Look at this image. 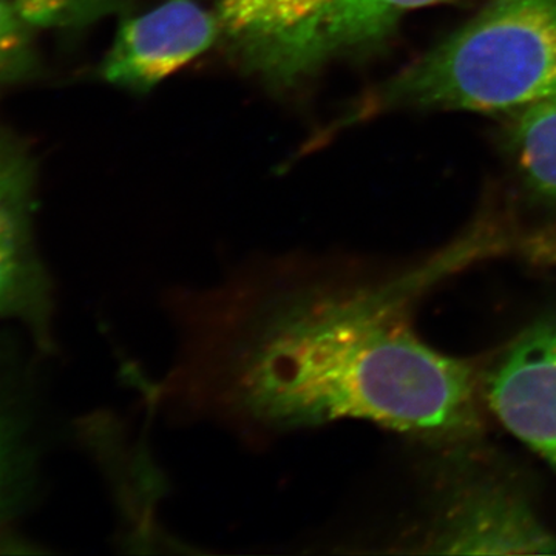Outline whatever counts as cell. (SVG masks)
Listing matches in <instances>:
<instances>
[{"label":"cell","instance_id":"6da1fadb","mask_svg":"<svg viewBox=\"0 0 556 556\" xmlns=\"http://www.w3.org/2000/svg\"><path fill=\"white\" fill-rule=\"evenodd\" d=\"M426 277L357 283L321 262H285L185 291L172 305L177 356L155 396L255 437L343 419L470 433V365L428 346L408 320Z\"/></svg>","mask_w":556,"mask_h":556},{"label":"cell","instance_id":"7a4b0ae2","mask_svg":"<svg viewBox=\"0 0 556 556\" xmlns=\"http://www.w3.org/2000/svg\"><path fill=\"white\" fill-rule=\"evenodd\" d=\"M555 94L556 0H489L350 121L397 109L519 112Z\"/></svg>","mask_w":556,"mask_h":556},{"label":"cell","instance_id":"3957f363","mask_svg":"<svg viewBox=\"0 0 556 556\" xmlns=\"http://www.w3.org/2000/svg\"><path fill=\"white\" fill-rule=\"evenodd\" d=\"M448 2L459 0H215V13L237 67L288 91L382 50L412 11Z\"/></svg>","mask_w":556,"mask_h":556},{"label":"cell","instance_id":"277c9868","mask_svg":"<svg viewBox=\"0 0 556 556\" xmlns=\"http://www.w3.org/2000/svg\"><path fill=\"white\" fill-rule=\"evenodd\" d=\"M217 13L199 0H163L121 21L101 65L102 79L121 89H155L167 76L219 42Z\"/></svg>","mask_w":556,"mask_h":556},{"label":"cell","instance_id":"5b68a950","mask_svg":"<svg viewBox=\"0 0 556 556\" xmlns=\"http://www.w3.org/2000/svg\"><path fill=\"white\" fill-rule=\"evenodd\" d=\"M486 390L504 427L556 468V321L519 338Z\"/></svg>","mask_w":556,"mask_h":556},{"label":"cell","instance_id":"8992f818","mask_svg":"<svg viewBox=\"0 0 556 556\" xmlns=\"http://www.w3.org/2000/svg\"><path fill=\"white\" fill-rule=\"evenodd\" d=\"M428 546L448 555L556 554V536L518 497L489 490L453 508Z\"/></svg>","mask_w":556,"mask_h":556},{"label":"cell","instance_id":"52a82bcc","mask_svg":"<svg viewBox=\"0 0 556 556\" xmlns=\"http://www.w3.org/2000/svg\"><path fill=\"white\" fill-rule=\"evenodd\" d=\"M30 200L28 161L0 142V316L27 306L38 287L28 232Z\"/></svg>","mask_w":556,"mask_h":556},{"label":"cell","instance_id":"ba28073f","mask_svg":"<svg viewBox=\"0 0 556 556\" xmlns=\"http://www.w3.org/2000/svg\"><path fill=\"white\" fill-rule=\"evenodd\" d=\"M511 146L527 186L556 203V94L519 110Z\"/></svg>","mask_w":556,"mask_h":556},{"label":"cell","instance_id":"9c48e42d","mask_svg":"<svg viewBox=\"0 0 556 556\" xmlns=\"http://www.w3.org/2000/svg\"><path fill=\"white\" fill-rule=\"evenodd\" d=\"M33 28H78L123 9L126 0H10Z\"/></svg>","mask_w":556,"mask_h":556},{"label":"cell","instance_id":"30bf717a","mask_svg":"<svg viewBox=\"0 0 556 556\" xmlns=\"http://www.w3.org/2000/svg\"><path fill=\"white\" fill-rule=\"evenodd\" d=\"M33 27L10 0H0V80L27 72L33 60Z\"/></svg>","mask_w":556,"mask_h":556},{"label":"cell","instance_id":"8fae6325","mask_svg":"<svg viewBox=\"0 0 556 556\" xmlns=\"http://www.w3.org/2000/svg\"><path fill=\"white\" fill-rule=\"evenodd\" d=\"M13 478V441L5 424L0 420V511L5 506Z\"/></svg>","mask_w":556,"mask_h":556}]
</instances>
